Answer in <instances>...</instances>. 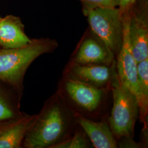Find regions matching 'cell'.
Returning <instances> with one entry per match:
<instances>
[{
  "instance_id": "obj_1",
  "label": "cell",
  "mask_w": 148,
  "mask_h": 148,
  "mask_svg": "<svg viewBox=\"0 0 148 148\" xmlns=\"http://www.w3.org/2000/svg\"><path fill=\"white\" fill-rule=\"evenodd\" d=\"M78 124L56 91L36 115L23 142L25 148H56L74 134Z\"/></svg>"
},
{
  "instance_id": "obj_2",
  "label": "cell",
  "mask_w": 148,
  "mask_h": 148,
  "mask_svg": "<svg viewBox=\"0 0 148 148\" xmlns=\"http://www.w3.org/2000/svg\"><path fill=\"white\" fill-rule=\"evenodd\" d=\"M57 91L74 114L93 121L108 119L112 106L111 88H97L62 77Z\"/></svg>"
},
{
  "instance_id": "obj_3",
  "label": "cell",
  "mask_w": 148,
  "mask_h": 148,
  "mask_svg": "<svg viewBox=\"0 0 148 148\" xmlns=\"http://www.w3.org/2000/svg\"><path fill=\"white\" fill-rule=\"evenodd\" d=\"M58 47L54 39H32L21 47L0 50V80L18 90L23 88L24 75L32 63L40 56L53 52Z\"/></svg>"
},
{
  "instance_id": "obj_4",
  "label": "cell",
  "mask_w": 148,
  "mask_h": 148,
  "mask_svg": "<svg viewBox=\"0 0 148 148\" xmlns=\"http://www.w3.org/2000/svg\"><path fill=\"white\" fill-rule=\"evenodd\" d=\"M112 106L108 118L111 131L118 140L134 138L139 109L136 97L122 85L119 77L111 87Z\"/></svg>"
},
{
  "instance_id": "obj_5",
  "label": "cell",
  "mask_w": 148,
  "mask_h": 148,
  "mask_svg": "<svg viewBox=\"0 0 148 148\" xmlns=\"http://www.w3.org/2000/svg\"><path fill=\"white\" fill-rule=\"evenodd\" d=\"M90 29L106 43L115 59L123 41V21L118 7L84 9Z\"/></svg>"
},
{
  "instance_id": "obj_6",
  "label": "cell",
  "mask_w": 148,
  "mask_h": 148,
  "mask_svg": "<svg viewBox=\"0 0 148 148\" xmlns=\"http://www.w3.org/2000/svg\"><path fill=\"white\" fill-rule=\"evenodd\" d=\"M62 77L97 88H111L119 78L116 61L111 64L67 63Z\"/></svg>"
},
{
  "instance_id": "obj_7",
  "label": "cell",
  "mask_w": 148,
  "mask_h": 148,
  "mask_svg": "<svg viewBox=\"0 0 148 148\" xmlns=\"http://www.w3.org/2000/svg\"><path fill=\"white\" fill-rule=\"evenodd\" d=\"M116 61L107 45L89 27L79 40L68 63L111 64Z\"/></svg>"
},
{
  "instance_id": "obj_8",
  "label": "cell",
  "mask_w": 148,
  "mask_h": 148,
  "mask_svg": "<svg viewBox=\"0 0 148 148\" xmlns=\"http://www.w3.org/2000/svg\"><path fill=\"white\" fill-rule=\"evenodd\" d=\"M130 16V11L123 14V41L116 59L117 71L122 84L136 97L138 101L137 63L133 55L128 35Z\"/></svg>"
},
{
  "instance_id": "obj_9",
  "label": "cell",
  "mask_w": 148,
  "mask_h": 148,
  "mask_svg": "<svg viewBox=\"0 0 148 148\" xmlns=\"http://www.w3.org/2000/svg\"><path fill=\"white\" fill-rule=\"evenodd\" d=\"M130 10L128 35L133 55L137 63L148 58V20L147 8Z\"/></svg>"
},
{
  "instance_id": "obj_10",
  "label": "cell",
  "mask_w": 148,
  "mask_h": 148,
  "mask_svg": "<svg viewBox=\"0 0 148 148\" xmlns=\"http://www.w3.org/2000/svg\"><path fill=\"white\" fill-rule=\"evenodd\" d=\"M36 115L22 114L0 122V148H19Z\"/></svg>"
},
{
  "instance_id": "obj_11",
  "label": "cell",
  "mask_w": 148,
  "mask_h": 148,
  "mask_svg": "<svg viewBox=\"0 0 148 148\" xmlns=\"http://www.w3.org/2000/svg\"><path fill=\"white\" fill-rule=\"evenodd\" d=\"M73 114L77 124L87 134L93 148H118L117 140L111 131L108 119L93 121Z\"/></svg>"
},
{
  "instance_id": "obj_12",
  "label": "cell",
  "mask_w": 148,
  "mask_h": 148,
  "mask_svg": "<svg viewBox=\"0 0 148 148\" xmlns=\"http://www.w3.org/2000/svg\"><path fill=\"white\" fill-rule=\"evenodd\" d=\"M32 39L24 31L21 19L8 15L2 18L0 24V46L4 49L21 47L27 45Z\"/></svg>"
},
{
  "instance_id": "obj_13",
  "label": "cell",
  "mask_w": 148,
  "mask_h": 148,
  "mask_svg": "<svg viewBox=\"0 0 148 148\" xmlns=\"http://www.w3.org/2000/svg\"><path fill=\"white\" fill-rule=\"evenodd\" d=\"M139 119L143 128L148 127V58L137 63Z\"/></svg>"
},
{
  "instance_id": "obj_14",
  "label": "cell",
  "mask_w": 148,
  "mask_h": 148,
  "mask_svg": "<svg viewBox=\"0 0 148 148\" xmlns=\"http://www.w3.org/2000/svg\"><path fill=\"white\" fill-rule=\"evenodd\" d=\"M92 148L93 147L89 138L82 127L78 125L73 136L56 148Z\"/></svg>"
},
{
  "instance_id": "obj_15",
  "label": "cell",
  "mask_w": 148,
  "mask_h": 148,
  "mask_svg": "<svg viewBox=\"0 0 148 148\" xmlns=\"http://www.w3.org/2000/svg\"><path fill=\"white\" fill-rule=\"evenodd\" d=\"M84 6V9L95 8L118 7L119 0H79Z\"/></svg>"
},
{
  "instance_id": "obj_16",
  "label": "cell",
  "mask_w": 148,
  "mask_h": 148,
  "mask_svg": "<svg viewBox=\"0 0 148 148\" xmlns=\"http://www.w3.org/2000/svg\"><path fill=\"white\" fill-rule=\"evenodd\" d=\"M16 116L17 115L15 111L13 110L9 103L0 94V122L8 120Z\"/></svg>"
},
{
  "instance_id": "obj_17",
  "label": "cell",
  "mask_w": 148,
  "mask_h": 148,
  "mask_svg": "<svg viewBox=\"0 0 148 148\" xmlns=\"http://www.w3.org/2000/svg\"><path fill=\"white\" fill-rule=\"evenodd\" d=\"M118 148H142L140 143H137L134 140V138H123L117 142Z\"/></svg>"
},
{
  "instance_id": "obj_18",
  "label": "cell",
  "mask_w": 148,
  "mask_h": 148,
  "mask_svg": "<svg viewBox=\"0 0 148 148\" xmlns=\"http://www.w3.org/2000/svg\"><path fill=\"white\" fill-rule=\"evenodd\" d=\"M139 0H119L118 8L122 14L130 11Z\"/></svg>"
},
{
  "instance_id": "obj_19",
  "label": "cell",
  "mask_w": 148,
  "mask_h": 148,
  "mask_svg": "<svg viewBox=\"0 0 148 148\" xmlns=\"http://www.w3.org/2000/svg\"><path fill=\"white\" fill-rule=\"evenodd\" d=\"M2 18H1V16H0V24H1V20H2Z\"/></svg>"
}]
</instances>
